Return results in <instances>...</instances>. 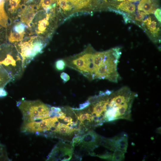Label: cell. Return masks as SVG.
<instances>
[{
	"instance_id": "obj_1",
	"label": "cell",
	"mask_w": 161,
	"mask_h": 161,
	"mask_svg": "<svg viewBox=\"0 0 161 161\" xmlns=\"http://www.w3.org/2000/svg\"><path fill=\"white\" fill-rule=\"evenodd\" d=\"M121 55V48L117 47L103 52L85 51L64 60L66 66L90 80H106L117 83L121 79L117 67Z\"/></svg>"
},
{
	"instance_id": "obj_2",
	"label": "cell",
	"mask_w": 161,
	"mask_h": 161,
	"mask_svg": "<svg viewBox=\"0 0 161 161\" xmlns=\"http://www.w3.org/2000/svg\"><path fill=\"white\" fill-rule=\"evenodd\" d=\"M137 94L125 86L116 90H109L104 121L112 122L123 119L131 120L133 103Z\"/></svg>"
},
{
	"instance_id": "obj_3",
	"label": "cell",
	"mask_w": 161,
	"mask_h": 161,
	"mask_svg": "<svg viewBox=\"0 0 161 161\" xmlns=\"http://www.w3.org/2000/svg\"><path fill=\"white\" fill-rule=\"evenodd\" d=\"M17 106L23 116V123L42 120L52 116L51 107L39 100H21Z\"/></svg>"
},
{
	"instance_id": "obj_4",
	"label": "cell",
	"mask_w": 161,
	"mask_h": 161,
	"mask_svg": "<svg viewBox=\"0 0 161 161\" xmlns=\"http://www.w3.org/2000/svg\"><path fill=\"white\" fill-rule=\"evenodd\" d=\"M5 47L4 52L0 56V66L13 81L19 78L24 70L22 61L15 45L10 44Z\"/></svg>"
},
{
	"instance_id": "obj_5",
	"label": "cell",
	"mask_w": 161,
	"mask_h": 161,
	"mask_svg": "<svg viewBox=\"0 0 161 161\" xmlns=\"http://www.w3.org/2000/svg\"><path fill=\"white\" fill-rule=\"evenodd\" d=\"M22 58L24 70L27 66L38 54L41 53L46 45L43 38L39 36H33L28 40L14 45Z\"/></svg>"
},
{
	"instance_id": "obj_6",
	"label": "cell",
	"mask_w": 161,
	"mask_h": 161,
	"mask_svg": "<svg viewBox=\"0 0 161 161\" xmlns=\"http://www.w3.org/2000/svg\"><path fill=\"white\" fill-rule=\"evenodd\" d=\"M58 121L57 117L53 116L39 121L23 123L21 130L24 133L43 135L46 137Z\"/></svg>"
},
{
	"instance_id": "obj_7",
	"label": "cell",
	"mask_w": 161,
	"mask_h": 161,
	"mask_svg": "<svg viewBox=\"0 0 161 161\" xmlns=\"http://www.w3.org/2000/svg\"><path fill=\"white\" fill-rule=\"evenodd\" d=\"M77 132L79 133V130L77 128L73 127L58 121L55 127L46 137L66 138L70 137Z\"/></svg>"
},
{
	"instance_id": "obj_8",
	"label": "cell",
	"mask_w": 161,
	"mask_h": 161,
	"mask_svg": "<svg viewBox=\"0 0 161 161\" xmlns=\"http://www.w3.org/2000/svg\"><path fill=\"white\" fill-rule=\"evenodd\" d=\"M66 146H61L60 143L58 144L52 150L48 156L47 160L63 161L69 160L70 159L72 154V148H67Z\"/></svg>"
},
{
	"instance_id": "obj_9",
	"label": "cell",
	"mask_w": 161,
	"mask_h": 161,
	"mask_svg": "<svg viewBox=\"0 0 161 161\" xmlns=\"http://www.w3.org/2000/svg\"><path fill=\"white\" fill-rule=\"evenodd\" d=\"M34 4L25 5L21 8L18 16L21 22L24 24L29 28H31V24L38 9V6Z\"/></svg>"
},
{
	"instance_id": "obj_10",
	"label": "cell",
	"mask_w": 161,
	"mask_h": 161,
	"mask_svg": "<svg viewBox=\"0 0 161 161\" xmlns=\"http://www.w3.org/2000/svg\"><path fill=\"white\" fill-rule=\"evenodd\" d=\"M53 7L49 9L50 12L49 11L46 12V16L44 18H39L36 15L33 20H35L34 23L32 24L34 27L35 33L39 35L44 34L46 31L47 29L49 26V20L51 18L52 12Z\"/></svg>"
},
{
	"instance_id": "obj_11",
	"label": "cell",
	"mask_w": 161,
	"mask_h": 161,
	"mask_svg": "<svg viewBox=\"0 0 161 161\" xmlns=\"http://www.w3.org/2000/svg\"><path fill=\"white\" fill-rule=\"evenodd\" d=\"M116 150L121 151L125 153L128 146V137L127 134L123 132L112 138Z\"/></svg>"
},
{
	"instance_id": "obj_12",
	"label": "cell",
	"mask_w": 161,
	"mask_h": 161,
	"mask_svg": "<svg viewBox=\"0 0 161 161\" xmlns=\"http://www.w3.org/2000/svg\"><path fill=\"white\" fill-rule=\"evenodd\" d=\"M157 7L156 0H141L137 6V9L146 15H149L154 13Z\"/></svg>"
},
{
	"instance_id": "obj_13",
	"label": "cell",
	"mask_w": 161,
	"mask_h": 161,
	"mask_svg": "<svg viewBox=\"0 0 161 161\" xmlns=\"http://www.w3.org/2000/svg\"><path fill=\"white\" fill-rule=\"evenodd\" d=\"M144 25H145L147 29L154 36H157L160 31L157 24L155 20L152 21L151 16H149L143 21Z\"/></svg>"
},
{
	"instance_id": "obj_14",
	"label": "cell",
	"mask_w": 161,
	"mask_h": 161,
	"mask_svg": "<svg viewBox=\"0 0 161 161\" xmlns=\"http://www.w3.org/2000/svg\"><path fill=\"white\" fill-rule=\"evenodd\" d=\"M25 32L19 33L11 30L8 38L9 41L15 45L23 41Z\"/></svg>"
},
{
	"instance_id": "obj_15",
	"label": "cell",
	"mask_w": 161,
	"mask_h": 161,
	"mask_svg": "<svg viewBox=\"0 0 161 161\" xmlns=\"http://www.w3.org/2000/svg\"><path fill=\"white\" fill-rule=\"evenodd\" d=\"M11 81L12 79L10 75L0 66V88H4L7 83Z\"/></svg>"
},
{
	"instance_id": "obj_16",
	"label": "cell",
	"mask_w": 161,
	"mask_h": 161,
	"mask_svg": "<svg viewBox=\"0 0 161 161\" xmlns=\"http://www.w3.org/2000/svg\"><path fill=\"white\" fill-rule=\"evenodd\" d=\"M120 10L129 13H133L135 12V5L128 1H124L121 2L118 6Z\"/></svg>"
},
{
	"instance_id": "obj_17",
	"label": "cell",
	"mask_w": 161,
	"mask_h": 161,
	"mask_svg": "<svg viewBox=\"0 0 161 161\" xmlns=\"http://www.w3.org/2000/svg\"><path fill=\"white\" fill-rule=\"evenodd\" d=\"M21 0H7L8 2V10L11 14H13L16 13L18 10L22 7L23 5L20 4Z\"/></svg>"
},
{
	"instance_id": "obj_18",
	"label": "cell",
	"mask_w": 161,
	"mask_h": 161,
	"mask_svg": "<svg viewBox=\"0 0 161 161\" xmlns=\"http://www.w3.org/2000/svg\"><path fill=\"white\" fill-rule=\"evenodd\" d=\"M4 1L0 4V25L6 28L8 22L7 16L4 8Z\"/></svg>"
},
{
	"instance_id": "obj_19",
	"label": "cell",
	"mask_w": 161,
	"mask_h": 161,
	"mask_svg": "<svg viewBox=\"0 0 161 161\" xmlns=\"http://www.w3.org/2000/svg\"><path fill=\"white\" fill-rule=\"evenodd\" d=\"M56 0H40L39 4L38 6V8L41 7L46 11L49 9L53 7L55 4H53Z\"/></svg>"
},
{
	"instance_id": "obj_20",
	"label": "cell",
	"mask_w": 161,
	"mask_h": 161,
	"mask_svg": "<svg viewBox=\"0 0 161 161\" xmlns=\"http://www.w3.org/2000/svg\"><path fill=\"white\" fill-rule=\"evenodd\" d=\"M58 5L64 11H69L72 8L68 0H56Z\"/></svg>"
},
{
	"instance_id": "obj_21",
	"label": "cell",
	"mask_w": 161,
	"mask_h": 161,
	"mask_svg": "<svg viewBox=\"0 0 161 161\" xmlns=\"http://www.w3.org/2000/svg\"><path fill=\"white\" fill-rule=\"evenodd\" d=\"M125 153L121 150H116L113 152L111 160L120 161L123 160L125 158Z\"/></svg>"
},
{
	"instance_id": "obj_22",
	"label": "cell",
	"mask_w": 161,
	"mask_h": 161,
	"mask_svg": "<svg viewBox=\"0 0 161 161\" xmlns=\"http://www.w3.org/2000/svg\"><path fill=\"white\" fill-rule=\"evenodd\" d=\"M26 27H27L23 23H18L13 26V31L19 33L24 32Z\"/></svg>"
},
{
	"instance_id": "obj_23",
	"label": "cell",
	"mask_w": 161,
	"mask_h": 161,
	"mask_svg": "<svg viewBox=\"0 0 161 161\" xmlns=\"http://www.w3.org/2000/svg\"><path fill=\"white\" fill-rule=\"evenodd\" d=\"M66 66V63L64 60L60 59L57 60L55 63V66L58 71L63 70Z\"/></svg>"
},
{
	"instance_id": "obj_24",
	"label": "cell",
	"mask_w": 161,
	"mask_h": 161,
	"mask_svg": "<svg viewBox=\"0 0 161 161\" xmlns=\"http://www.w3.org/2000/svg\"><path fill=\"white\" fill-rule=\"evenodd\" d=\"M146 15V13L144 12L139 10L135 15V20L139 21H143Z\"/></svg>"
},
{
	"instance_id": "obj_25",
	"label": "cell",
	"mask_w": 161,
	"mask_h": 161,
	"mask_svg": "<svg viewBox=\"0 0 161 161\" xmlns=\"http://www.w3.org/2000/svg\"><path fill=\"white\" fill-rule=\"evenodd\" d=\"M91 0H80L79 4L76 8L77 9H79L87 6Z\"/></svg>"
},
{
	"instance_id": "obj_26",
	"label": "cell",
	"mask_w": 161,
	"mask_h": 161,
	"mask_svg": "<svg viewBox=\"0 0 161 161\" xmlns=\"http://www.w3.org/2000/svg\"><path fill=\"white\" fill-rule=\"evenodd\" d=\"M60 76L64 83H66L70 79V77L69 75L64 72H62Z\"/></svg>"
},
{
	"instance_id": "obj_27",
	"label": "cell",
	"mask_w": 161,
	"mask_h": 161,
	"mask_svg": "<svg viewBox=\"0 0 161 161\" xmlns=\"http://www.w3.org/2000/svg\"><path fill=\"white\" fill-rule=\"evenodd\" d=\"M161 9L160 8H157L155 10L154 13L155 17L157 20L160 22H161Z\"/></svg>"
},
{
	"instance_id": "obj_28",
	"label": "cell",
	"mask_w": 161,
	"mask_h": 161,
	"mask_svg": "<svg viewBox=\"0 0 161 161\" xmlns=\"http://www.w3.org/2000/svg\"><path fill=\"white\" fill-rule=\"evenodd\" d=\"M7 92L4 88H0V97H4L7 95Z\"/></svg>"
},
{
	"instance_id": "obj_29",
	"label": "cell",
	"mask_w": 161,
	"mask_h": 161,
	"mask_svg": "<svg viewBox=\"0 0 161 161\" xmlns=\"http://www.w3.org/2000/svg\"><path fill=\"white\" fill-rule=\"evenodd\" d=\"M80 0H68L72 4L75 6L76 7H77L79 4Z\"/></svg>"
},
{
	"instance_id": "obj_30",
	"label": "cell",
	"mask_w": 161,
	"mask_h": 161,
	"mask_svg": "<svg viewBox=\"0 0 161 161\" xmlns=\"http://www.w3.org/2000/svg\"><path fill=\"white\" fill-rule=\"evenodd\" d=\"M130 2H135L137 1H139L140 0H128Z\"/></svg>"
},
{
	"instance_id": "obj_31",
	"label": "cell",
	"mask_w": 161,
	"mask_h": 161,
	"mask_svg": "<svg viewBox=\"0 0 161 161\" xmlns=\"http://www.w3.org/2000/svg\"><path fill=\"white\" fill-rule=\"evenodd\" d=\"M105 1H107V0H103ZM114 1H125V0H112Z\"/></svg>"
}]
</instances>
